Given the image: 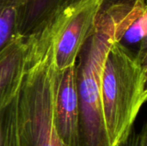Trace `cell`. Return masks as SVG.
Segmentation results:
<instances>
[{
	"label": "cell",
	"instance_id": "cell-8",
	"mask_svg": "<svg viewBox=\"0 0 147 146\" xmlns=\"http://www.w3.org/2000/svg\"><path fill=\"white\" fill-rule=\"evenodd\" d=\"M22 6L14 0H0V52L20 36Z\"/></svg>",
	"mask_w": 147,
	"mask_h": 146
},
{
	"label": "cell",
	"instance_id": "cell-5",
	"mask_svg": "<svg viewBox=\"0 0 147 146\" xmlns=\"http://www.w3.org/2000/svg\"><path fill=\"white\" fill-rule=\"evenodd\" d=\"M53 119L58 137L64 146H80L79 111L75 65L57 71L54 79Z\"/></svg>",
	"mask_w": 147,
	"mask_h": 146
},
{
	"label": "cell",
	"instance_id": "cell-2",
	"mask_svg": "<svg viewBox=\"0 0 147 146\" xmlns=\"http://www.w3.org/2000/svg\"><path fill=\"white\" fill-rule=\"evenodd\" d=\"M136 52L121 42L109 49L102 69V106L111 146L125 141L147 98L146 52Z\"/></svg>",
	"mask_w": 147,
	"mask_h": 146
},
{
	"label": "cell",
	"instance_id": "cell-7",
	"mask_svg": "<svg viewBox=\"0 0 147 146\" xmlns=\"http://www.w3.org/2000/svg\"><path fill=\"white\" fill-rule=\"evenodd\" d=\"M22 6L19 35L28 38L36 34L54 12L69 0H14Z\"/></svg>",
	"mask_w": 147,
	"mask_h": 146
},
{
	"label": "cell",
	"instance_id": "cell-9",
	"mask_svg": "<svg viewBox=\"0 0 147 146\" xmlns=\"http://www.w3.org/2000/svg\"><path fill=\"white\" fill-rule=\"evenodd\" d=\"M17 95L0 111V146H20L17 130Z\"/></svg>",
	"mask_w": 147,
	"mask_h": 146
},
{
	"label": "cell",
	"instance_id": "cell-4",
	"mask_svg": "<svg viewBox=\"0 0 147 146\" xmlns=\"http://www.w3.org/2000/svg\"><path fill=\"white\" fill-rule=\"evenodd\" d=\"M100 0H69L53 15L54 61L57 71L75 65L92 27Z\"/></svg>",
	"mask_w": 147,
	"mask_h": 146
},
{
	"label": "cell",
	"instance_id": "cell-6",
	"mask_svg": "<svg viewBox=\"0 0 147 146\" xmlns=\"http://www.w3.org/2000/svg\"><path fill=\"white\" fill-rule=\"evenodd\" d=\"M28 42L17 36L0 52V111L17 95L26 67Z\"/></svg>",
	"mask_w": 147,
	"mask_h": 146
},
{
	"label": "cell",
	"instance_id": "cell-3",
	"mask_svg": "<svg viewBox=\"0 0 147 146\" xmlns=\"http://www.w3.org/2000/svg\"><path fill=\"white\" fill-rule=\"evenodd\" d=\"M125 32L124 27L96 10L75 65L80 146H111L102 113V76L109 49L121 40Z\"/></svg>",
	"mask_w": 147,
	"mask_h": 146
},
{
	"label": "cell",
	"instance_id": "cell-1",
	"mask_svg": "<svg viewBox=\"0 0 147 146\" xmlns=\"http://www.w3.org/2000/svg\"><path fill=\"white\" fill-rule=\"evenodd\" d=\"M27 39L25 73L16 96L19 144L64 146L58 137L53 119L56 66L52 18Z\"/></svg>",
	"mask_w": 147,
	"mask_h": 146
},
{
	"label": "cell",
	"instance_id": "cell-10",
	"mask_svg": "<svg viewBox=\"0 0 147 146\" xmlns=\"http://www.w3.org/2000/svg\"><path fill=\"white\" fill-rule=\"evenodd\" d=\"M147 33V13L140 16L125 32L121 40L127 45L138 46V50L146 46Z\"/></svg>",
	"mask_w": 147,
	"mask_h": 146
}]
</instances>
